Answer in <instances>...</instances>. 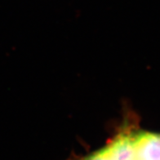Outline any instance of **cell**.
<instances>
[{"mask_svg": "<svg viewBox=\"0 0 160 160\" xmlns=\"http://www.w3.org/2000/svg\"><path fill=\"white\" fill-rule=\"evenodd\" d=\"M134 160H141V158H139V157H138V154H137V158H136V159H134Z\"/></svg>", "mask_w": 160, "mask_h": 160, "instance_id": "cell-3", "label": "cell"}, {"mask_svg": "<svg viewBox=\"0 0 160 160\" xmlns=\"http://www.w3.org/2000/svg\"><path fill=\"white\" fill-rule=\"evenodd\" d=\"M80 160H111L110 157L107 155L103 149L100 150L99 151H97L93 153L91 155L87 156L86 158H83Z\"/></svg>", "mask_w": 160, "mask_h": 160, "instance_id": "cell-2", "label": "cell"}, {"mask_svg": "<svg viewBox=\"0 0 160 160\" xmlns=\"http://www.w3.org/2000/svg\"><path fill=\"white\" fill-rule=\"evenodd\" d=\"M135 141L141 160H160L159 133L135 132Z\"/></svg>", "mask_w": 160, "mask_h": 160, "instance_id": "cell-1", "label": "cell"}]
</instances>
